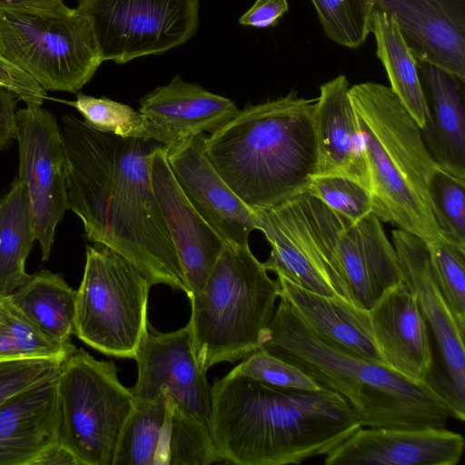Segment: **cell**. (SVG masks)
I'll list each match as a JSON object with an SVG mask.
<instances>
[{
    "instance_id": "cell-1",
    "label": "cell",
    "mask_w": 465,
    "mask_h": 465,
    "mask_svg": "<svg viewBox=\"0 0 465 465\" xmlns=\"http://www.w3.org/2000/svg\"><path fill=\"white\" fill-rule=\"evenodd\" d=\"M60 128L67 210L82 221L88 240L124 256L152 285L189 298L152 184L151 160L162 143L101 132L70 114Z\"/></svg>"
},
{
    "instance_id": "cell-2",
    "label": "cell",
    "mask_w": 465,
    "mask_h": 465,
    "mask_svg": "<svg viewBox=\"0 0 465 465\" xmlns=\"http://www.w3.org/2000/svg\"><path fill=\"white\" fill-rule=\"evenodd\" d=\"M211 387L209 429L225 463L301 464L362 427L350 403L324 385L285 389L228 372Z\"/></svg>"
},
{
    "instance_id": "cell-3",
    "label": "cell",
    "mask_w": 465,
    "mask_h": 465,
    "mask_svg": "<svg viewBox=\"0 0 465 465\" xmlns=\"http://www.w3.org/2000/svg\"><path fill=\"white\" fill-rule=\"evenodd\" d=\"M279 300L260 347L341 394L362 427L445 428L450 411L433 385L411 381L335 346L309 326L285 297Z\"/></svg>"
},
{
    "instance_id": "cell-4",
    "label": "cell",
    "mask_w": 465,
    "mask_h": 465,
    "mask_svg": "<svg viewBox=\"0 0 465 465\" xmlns=\"http://www.w3.org/2000/svg\"><path fill=\"white\" fill-rule=\"evenodd\" d=\"M315 102L290 92L247 105L206 135L210 163L252 211L272 208L306 192L317 163Z\"/></svg>"
},
{
    "instance_id": "cell-5",
    "label": "cell",
    "mask_w": 465,
    "mask_h": 465,
    "mask_svg": "<svg viewBox=\"0 0 465 465\" xmlns=\"http://www.w3.org/2000/svg\"><path fill=\"white\" fill-rule=\"evenodd\" d=\"M370 175L372 213L382 222L421 238L444 239L435 220L430 181L440 168L420 129L392 90L379 83L350 87Z\"/></svg>"
},
{
    "instance_id": "cell-6",
    "label": "cell",
    "mask_w": 465,
    "mask_h": 465,
    "mask_svg": "<svg viewBox=\"0 0 465 465\" xmlns=\"http://www.w3.org/2000/svg\"><path fill=\"white\" fill-rule=\"evenodd\" d=\"M279 296L278 280L249 244L225 242L203 288L190 299L187 325L201 371L234 363L259 348Z\"/></svg>"
},
{
    "instance_id": "cell-7",
    "label": "cell",
    "mask_w": 465,
    "mask_h": 465,
    "mask_svg": "<svg viewBox=\"0 0 465 465\" xmlns=\"http://www.w3.org/2000/svg\"><path fill=\"white\" fill-rule=\"evenodd\" d=\"M0 52L54 92L78 93L103 63L89 19L63 0L0 8Z\"/></svg>"
},
{
    "instance_id": "cell-8",
    "label": "cell",
    "mask_w": 465,
    "mask_h": 465,
    "mask_svg": "<svg viewBox=\"0 0 465 465\" xmlns=\"http://www.w3.org/2000/svg\"><path fill=\"white\" fill-rule=\"evenodd\" d=\"M113 361L75 348L57 374L59 443L80 465H114L124 428L135 409Z\"/></svg>"
},
{
    "instance_id": "cell-9",
    "label": "cell",
    "mask_w": 465,
    "mask_h": 465,
    "mask_svg": "<svg viewBox=\"0 0 465 465\" xmlns=\"http://www.w3.org/2000/svg\"><path fill=\"white\" fill-rule=\"evenodd\" d=\"M152 284L139 269L101 243L87 246L76 290L74 333L93 349L135 360L149 326Z\"/></svg>"
},
{
    "instance_id": "cell-10",
    "label": "cell",
    "mask_w": 465,
    "mask_h": 465,
    "mask_svg": "<svg viewBox=\"0 0 465 465\" xmlns=\"http://www.w3.org/2000/svg\"><path fill=\"white\" fill-rule=\"evenodd\" d=\"M253 212L258 230L271 245L263 262L267 271L308 291L351 303L338 259L340 236L349 219L306 192Z\"/></svg>"
},
{
    "instance_id": "cell-11",
    "label": "cell",
    "mask_w": 465,
    "mask_h": 465,
    "mask_svg": "<svg viewBox=\"0 0 465 465\" xmlns=\"http://www.w3.org/2000/svg\"><path fill=\"white\" fill-rule=\"evenodd\" d=\"M200 0H78L104 61L125 64L185 44L199 25Z\"/></svg>"
},
{
    "instance_id": "cell-12",
    "label": "cell",
    "mask_w": 465,
    "mask_h": 465,
    "mask_svg": "<svg viewBox=\"0 0 465 465\" xmlns=\"http://www.w3.org/2000/svg\"><path fill=\"white\" fill-rule=\"evenodd\" d=\"M18 175L25 183L35 219L42 260L51 255L57 225L65 212L64 155L60 124L39 104L17 110Z\"/></svg>"
},
{
    "instance_id": "cell-13",
    "label": "cell",
    "mask_w": 465,
    "mask_h": 465,
    "mask_svg": "<svg viewBox=\"0 0 465 465\" xmlns=\"http://www.w3.org/2000/svg\"><path fill=\"white\" fill-rule=\"evenodd\" d=\"M401 279L416 296L439 354L440 373L436 388L445 399L450 417L465 420L464 335L434 279L429 247L417 235L392 231Z\"/></svg>"
},
{
    "instance_id": "cell-14",
    "label": "cell",
    "mask_w": 465,
    "mask_h": 465,
    "mask_svg": "<svg viewBox=\"0 0 465 465\" xmlns=\"http://www.w3.org/2000/svg\"><path fill=\"white\" fill-rule=\"evenodd\" d=\"M137 381L130 388L135 403L168 394L183 410L209 424L212 387L195 359L189 326L159 332L150 324L137 356Z\"/></svg>"
},
{
    "instance_id": "cell-15",
    "label": "cell",
    "mask_w": 465,
    "mask_h": 465,
    "mask_svg": "<svg viewBox=\"0 0 465 465\" xmlns=\"http://www.w3.org/2000/svg\"><path fill=\"white\" fill-rule=\"evenodd\" d=\"M205 137L198 134L167 147L169 167L188 202L223 242L247 245L258 230L257 218L210 163Z\"/></svg>"
},
{
    "instance_id": "cell-16",
    "label": "cell",
    "mask_w": 465,
    "mask_h": 465,
    "mask_svg": "<svg viewBox=\"0 0 465 465\" xmlns=\"http://www.w3.org/2000/svg\"><path fill=\"white\" fill-rule=\"evenodd\" d=\"M461 434L445 428L361 427L324 455L325 465H455Z\"/></svg>"
},
{
    "instance_id": "cell-17",
    "label": "cell",
    "mask_w": 465,
    "mask_h": 465,
    "mask_svg": "<svg viewBox=\"0 0 465 465\" xmlns=\"http://www.w3.org/2000/svg\"><path fill=\"white\" fill-rule=\"evenodd\" d=\"M375 9L394 16L417 64L465 82V0H375Z\"/></svg>"
},
{
    "instance_id": "cell-18",
    "label": "cell",
    "mask_w": 465,
    "mask_h": 465,
    "mask_svg": "<svg viewBox=\"0 0 465 465\" xmlns=\"http://www.w3.org/2000/svg\"><path fill=\"white\" fill-rule=\"evenodd\" d=\"M151 179L190 291V300L203 288L225 242L183 194L169 167L165 144L159 145L153 153Z\"/></svg>"
},
{
    "instance_id": "cell-19",
    "label": "cell",
    "mask_w": 465,
    "mask_h": 465,
    "mask_svg": "<svg viewBox=\"0 0 465 465\" xmlns=\"http://www.w3.org/2000/svg\"><path fill=\"white\" fill-rule=\"evenodd\" d=\"M368 312L385 365L411 381L430 383V336L416 296L406 282L401 280L386 290Z\"/></svg>"
},
{
    "instance_id": "cell-20",
    "label": "cell",
    "mask_w": 465,
    "mask_h": 465,
    "mask_svg": "<svg viewBox=\"0 0 465 465\" xmlns=\"http://www.w3.org/2000/svg\"><path fill=\"white\" fill-rule=\"evenodd\" d=\"M317 144L315 175H340L357 181L371 193L361 133L344 74L320 86L313 113Z\"/></svg>"
},
{
    "instance_id": "cell-21",
    "label": "cell",
    "mask_w": 465,
    "mask_h": 465,
    "mask_svg": "<svg viewBox=\"0 0 465 465\" xmlns=\"http://www.w3.org/2000/svg\"><path fill=\"white\" fill-rule=\"evenodd\" d=\"M57 374L0 405V465H36L59 442Z\"/></svg>"
},
{
    "instance_id": "cell-22",
    "label": "cell",
    "mask_w": 465,
    "mask_h": 465,
    "mask_svg": "<svg viewBox=\"0 0 465 465\" xmlns=\"http://www.w3.org/2000/svg\"><path fill=\"white\" fill-rule=\"evenodd\" d=\"M381 222L373 213L355 223L349 221L339 240V266L351 302L366 311L402 280L396 251Z\"/></svg>"
},
{
    "instance_id": "cell-23",
    "label": "cell",
    "mask_w": 465,
    "mask_h": 465,
    "mask_svg": "<svg viewBox=\"0 0 465 465\" xmlns=\"http://www.w3.org/2000/svg\"><path fill=\"white\" fill-rule=\"evenodd\" d=\"M417 65L427 105L423 143L440 169L465 180V82L435 65Z\"/></svg>"
},
{
    "instance_id": "cell-24",
    "label": "cell",
    "mask_w": 465,
    "mask_h": 465,
    "mask_svg": "<svg viewBox=\"0 0 465 465\" xmlns=\"http://www.w3.org/2000/svg\"><path fill=\"white\" fill-rule=\"evenodd\" d=\"M139 112L172 134L176 142L204 133H214L238 113L229 98L175 75L139 102Z\"/></svg>"
},
{
    "instance_id": "cell-25",
    "label": "cell",
    "mask_w": 465,
    "mask_h": 465,
    "mask_svg": "<svg viewBox=\"0 0 465 465\" xmlns=\"http://www.w3.org/2000/svg\"><path fill=\"white\" fill-rule=\"evenodd\" d=\"M277 280L280 295L327 341L347 352L385 365L372 336L368 311L344 299L308 291L282 275L277 274Z\"/></svg>"
},
{
    "instance_id": "cell-26",
    "label": "cell",
    "mask_w": 465,
    "mask_h": 465,
    "mask_svg": "<svg viewBox=\"0 0 465 465\" xmlns=\"http://www.w3.org/2000/svg\"><path fill=\"white\" fill-rule=\"evenodd\" d=\"M36 241L35 219L25 183L18 178L0 197V294H11L31 275L26 259Z\"/></svg>"
},
{
    "instance_id": "cell-27",
    "label": "cell",
    "mask_w": 465,
    "mask_h": 465,
    "mask_svg": "<svg viewBox=\"0 0 465 465\" xmlns=\"http://www.w3.org/2000/svg\"><path fill=\"white\" fill-rule=\"evenodd\" d=\"M371 33L376 42V55L386 70L390 88L421 128L427 119V105L417 61L394 16L375 10Z\"/></svg>"
},
{
    "instance_id": "cell-28",
    "label": "cell",
    "mask_w": 465,
    "mask_h": 465,
    "mask_svg": "<svg viewBox=\"0 0 465 465\" xmlns=\"http://www.w3.org/2000/svg\"><path fill=\"white\" fill-rule=\"evenodd\" d=\"M10 296L43 332L61 343L71 342L76 291L60 275L41 271L31 275Z\"/></svg>"
},
{
    "instance_id": "cell-29",
    "label": "cell",
    "mask_w": 465,
    "mask_h": 465,
    "mask_svg": "<svg viewBox=\"0 0 465 465\" xmlns=\"http://www.w3.org/2000/svg\"><path fill=\"white\" fill-rule=\"evenodd\" d=\"M223 462L209 424L180 408L167 394L166 418L155 465H210Z\"/></svg>"
},
{
    "instance_id": "cell-30",
    "label": "cell",
    "mask_w": 465,
    "mask_h": 465,
    "mask_svg": "<svg viewBox=\"0 0 465 465\" xmlns=\"http://www.w3.org/2000/svg\"><path fill=\"white\" fill-rule=\"evenodd\" d=\"M76 347L61 343L43 332L15 303L0 294V363L47 359L64 361Z\"/></svg>"
},
{
    "instance_id": "cell-31",
    "label": "cell",
    "mask_w": 465,
    "mask_h": 465,
    "mask_svg": "<svg viewBox=\"0 0 465 465\" xmlns=\"http://www.w3.org/2000/svg\"><path fill=\"white\" fill-rule=\"evenodd\" d=\"M84 117L92 128L124 138H143L157 141L167 147L176 143L167 130L131 106L106 97H94L77 93L74 101H66Z\"/></svg>"
},
{
    "instance_id": "cell-32",
    "label": "cell",
    "mask_w": 465,
    "mask_h": 465,
    "mask_svg": "<svg viewBox=\"0 0 465 465\" xmlns=\"http://www.w3.org/2000/svg\"><path fill=\"white\" fill-rule=\"evenodd\" d=\"M167 394L135 409L122 432L114 465H155L166 418Z\"/></svg>"
},
{
    "instance_id": "cell-33",
    "label": "cell",
    "mask_w": 465,
    "mask_h": 465,
    "mask_svg": "<svg viewBox=\"0 0 465 465\" xmlns=\"http://www.w3.org/2000/svg\"><path fill=\"white\" fill-rule=\"evenodd\" d=\"M325 35L351 49L365 44L371 33L375 0H311Z\"/></svg>"
},
{
    "instance_id": "cell-34",
    "label": "cell",
    "mask_w": 465,
    "mask_h": 465,
    "mask_svg": "<svg viewBox=\"0 0 465 465\" xmlns=\"http://www.w3.org/2000/svg\"><path fill=\"white\" fill-rule=\"evenodd\" d=\"M428 247L436 283L465 333V246L442 239Z\"/></svg>"
},
{
    "instance_id": "cell-35",
    "label": "cell",
    "mask_w": 465,
    "mask_h": 465,
    "mask_svg": "<svg viewBox=\"0 0 465 465\" xmlns=\"http://www.w3.org/2000/svg\"><path fill=\"white\" fill-rule=\"evenodd\" d=\"M465 180L438 168L429 193L432 212L445 240L465 246Z\"/></svg>"
},
{
    "instance_id": "cell-36",
    "label": "cell",
    "mask_w": 465,
    "mask_h": 465,
    "mask_svg": "<svg viewBox=\"0 0 465 465\" xmlns=\"http://www.w3.org/2000/svg\"><path fill=\"white\" fill-rule=\"evenodd\" d=\"M306 193L355 223L372 213L370 191L348 177L340 175L313 176Z\"/></svg>"
},
{
    "instance_id": "cell-37",
    "label": "cell",
    "mask_w": 465,
    "mask_h": 465,
    "mask_svg": "<svg viewBox=\"0 0 465 465\" xmlns=\"http://www.w3.org/2000/svg\"><path fill=\"white\" fill-rule=\"evenodd\" d=\"M230 373L279 388L301 391H319L322 388V385L299 368L261 347L241 360Z\"/></svg>"
},
{
    "instance_id": "cell-38",
    "label": "cell",
    "mask_w": 465,
    "mask_h": 465,
    "mask_svg": "<svg viewBox=\"0 0 465 465\" xmlns=\"http://www.w3.org/2000/svg\"><path fill=\"white\" fill-rule=\"evenodd\" d=\"M61 362L29 359L0 363V405L14 394L58 373Z\"/></svg>"
},
{
    "instance_id": "cell-39",
    "label": "cell",
    "mask_w": 465,
    "mask_h": 465,
    "mask_svg": "<svg viewBox=\"0 0 465 465\" xmlns=\"http://www.w3.org/2000/svg\"><path fill=\"white\" fill-rule=\"evenodd\" d=\"M0 86L13 92L25 104L42 105L48 98L44 88L26 73L11 63L1 52Z\"/></svg>"
},
{
    "instance_id": "cell-40",
    "label": "cell",
    "mask_w": 465,
    "mask_h": 465,
    "mask_svg": "<svg viewBox=\"0 0 465 465\" xmlns=\"http://www.w3.org/2000/svg\"><path fill=\"white\" fill-rule=\"evenodd\" d=\"M287 0H256L239 19L243 25L257 28L272 27L288 11Z\"/></svg>"
},
{
    "instance_id": "cell-41",
    "label": "cell",
    "mask_w": 465,
    "mask_h": 465,
    "mask_svg": "<svg viewBox=\"0 0 465 465\" xmlns=\"http://www.w3.org/2000/svg\"><path fill=\"white\" fill-rule=\"evenodd\" d=\"M18 97L8 89L0 86V150L15 139Z\"/></svg>"
},
{
    "instance_id": "cell-42",
    "label": "cell",
    "mask_w": 465,
    "mask_h": 465,
    "mask_svg": "<svg viewBox=\"0 0 465 465\" xmlns=\"http://www.w3.org/2000/svg\"><path fill=\"white\" fill-rule=\"evenodd\" d=\"M36 465H80L75 457L59 442L47 450Z\"/></svg>"
},
{
    "instance_id": "cell-43",
    "label": "cell",
    "mask_w": 465,
    "mask_h": 465,
    "mask_svg": "<svg viewBox=\"0 0 465 465\" xmlns=\"http://www.w3.org/2000/svg\"><path fill=\"white\" fill-rule=\"evenodd\" d=\"M54 0H0V8H15L35 5Z\"/></svg>"
}]
</instances>
